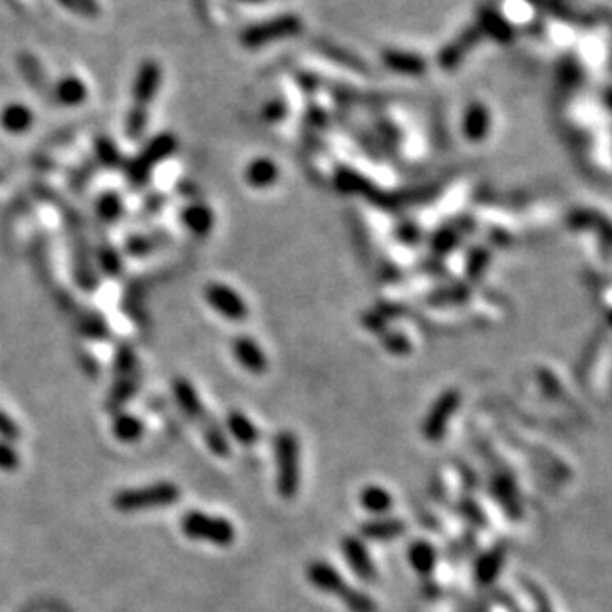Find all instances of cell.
I'll return each instance as SVG.
<instances>
[{"label": "cell", "mask_w": 612, "mask_h": 612, "mask_svg": "<svg viewBox=\"0 0 612 612\" xmlns=\"http://www.w3.org/2000/svg\"><path fill=\"white\" fill-rule=\"evenodd\" d=\"M285 114H286V106H285L280 100L269 101V104L265 106V109H262V117H265L267 122H278V120H283Z\"/></svg>", "instance_id": "34"}, {"label": "cell", "mask_w": 612, "mask_h": 612, "mask_svg": "<svg viewBox=\"0 0 612 612\" xmlns=\"http://www.w3.org/2000/svg\"><path fill=\"white\" fill-rule=\"evenodd\" d=\"M148 124H149L148 108L133 106L130 109V114H127V120H125V135L130 140H140L141 135L146 133Z\"/></svg>", "instance_id": "24"}, {"label": "cell", "mask_w": 612, "mask_h": 612, "mask_svg": "<svg viewBox=\"0 0 612 612\" xmlns=\"http://www.w3.org/2000/svg\"><path fill=\"white\" fill-rule=\"evenodd\" d=\"M172 392H173V399L175 404L180 406V410L185 414L187 420L191 422H201L205 418V407H203L201 398L197 394V390L191 384L189 380L185 378H175L172 382Z\"/></svg>", "instance_id": "9"}, {"label": "cell", "mask_w": 612, "mask_h": 612, "mask_svg": "<svg viewBox=\"0 0 612 612\" xmlns=\"http://www.w3.org/2000/svg\"><path fill=\"white\" fill-rule=\"evenodd\" d=\"M278 165L269 157H257L253 159L245 169V180L253 189H269L278 181Z\"/></svg>", "instance_id": "13"}, {"label": "cell", "mask_w": 612, "mask_h": 612, "mask_svg": "<svg viewBox=\"0 0 612 612\" xmlns=\"http://www.w3.org/2000/svg\"><path fill=\"white\" fill-rule=\"evenodd\" d=\"M20 465V455L14 452V447L8 441L0 439V470L16 471Z\"/></svg>", "instance_id": "31"}, {"label": "cell", "mask_w": 612, "mask_h": 612, "mask_svg": "<svg viewBox=\"0 0 612 612\" xmlns=\"http://www.w3.org/2000/svg\"><path fill=\"white\" fill-rule=\"evenodd\" d=\"M360 531L366 539H376V541L392 539L404 531V523H399L396 519H374V521L364 523L360 527Z\"/></svg>", "instance_id": "20"}, {"label": "cell", "mask_w": 612, "mask_h": 612, "mask_svg": "<svg viewBox=\"0 0 612 612\" xmlns=\"http://www.w3.org/2000/svg\"><path fill=\"white\" fill-rule=\"evenodd\" d=\"M360 505L372 515H384L392 509V495L378 486H368L360 491Z\"/></svg>", "instance_id": "19"}, {"label": "cell", "mask_w": 612, "mask_h": 612, "mask_svg": "<svg viewBox=\"0 0 612 612\" xmlns=\"http://www.w3.org/2000/svg\"><path fill=\"white\" fill-rule=\"evenodd\" d=\"M84 334L88 336H106L108 334V328H106V322L101 320L100 317H92L86 325H82Z\"/></svg>", "instance_id": "36"}, {"label": "cell", "mask_w": 612, "mask_h": 612, "mask_svg": "<svg viewBox=\"0 0 612 612\" xmlns=\"http://www.w3.org/2000/svg\"><path fill=\"white\" fill-rule=\"evenodd\" d=\"M98 265L106 275L116 277V275H120V270H122V257L117 254L114 246L104 245V246H100V251H98Z\"/></svg>", "instance_id": "27"}, {"label": "cell", "mask_w": 612, "mask_h": 612, "mask_svg": "<svg viewBox=\"0 0 612 612\" xmlns=\"http://www.w3.org/2000/svg\"><path fill=\"white\" fill-rule=\"evenodd\" d=\"M342 552H344V559L348 560V565H350L352 571L358 575L362 581H374L376 571H374V565H372L366 547H364V543L358 537H352V535L344 537Z\"/></svg>", "instance_id": "11"}, {"label": "cell", "mask_w": 612, "mask_h": 612, "mask_svg": "<svg viewBox=\"0 0 612 612\" xmlns=\"http://www.w3.org/2000/svg\"><path fill=\"white\" fill-rule=\"evenodd\" d=\"M382 344H384L390 352H406L407 350V342L402 334H384L382 336Z\"/></svg>", "instance_id": "35"}, {"label": "cell", "mask_w": 612, "mask_h": 612, "mask_svg": "<svg viewBox=\"0 0 612 612\" xmlns=\"http://www.w3.org/2000/svg\"><path fill=\"white\" fill-rule=\"evenodd\" d=\"M205 302L213 309L219 317L227 320L241 322L249 317V306H246L243 296L223 283H209L203 291Z\"/></svg>", "instance_id": "6"}, {"label": "cell", "mask_w": 612, "mask_h": 612, "mask_svg": "<svg viewBox=\"0 0 612 612\" xmlns=\"http://www.w3.org/2000/svg\"><path fill=\"white\" fill-rule=\"evenodd\" d=\"M225 428H227L229 438L235 439L237 444H241L245 447H251L261 439L259 428L254 426V423L239 410H231L227 414Z\"/></svg>", "instance_id": "12"}, {"label": "cell", "mask_w": 612, "mask_h": 612, "mask_svg": "<svg viewBox=\"0 0 612 612\" xmlns=\"http://www.w3.org/2000/svg\"><path fill=\"white\" fill-rule=\"evenodd\" d=\"M201 433L203 441L209 447V452L217 457H229L231 455V444H229V436H225V428L215 422L213 415H205L201 422Z\"/></svg>", "instance_id": "15"}, {"label": "cell", "mask_w": 612, "mask_h": 612, "mask_svg": "<svg viewBox=\"0 0 612 612\" xmlns=\"http://www.w3.org/2000/svg\"><path fill=\"white\" fill-rule=\"evenodd\" d=\"M306 576H309V581L317 586L318 591L336 594V597H342L344 591L348 589L342 575L330 565L322 563V560H314V563H310L309 568H306Z\"/></svg>", "instance_id": "10"}, {"label": "cell", "mask_w": 612, "mask_h": 612, "mask_svg": "<svg viewBox=\"0 0 612 612\" xmlns=\"http://www.w3.org/2000/svg\"><path fill=\"white\" fill-rule=\"evenodd\" d=\"M344 605L350 608V612H374L376 610V605H374V600L368 597V594H364L362 591H356V589H346L342 597Z\"/></svg>", "instance_id": "29"}, {"label": "cell", "mask_w": 612, "mask_h": 612, "mask_svg": "<svg viewBox=\"0 0 612 612\" xmlns=\"http://www.w3.org/2000/svg\"><path fill=\"white\" fill-rule=\"evenodd\" d=\"M96 213L104 223H116L124 213V203L120 199V195L112 191L101 195L96 203Z\"/></svg>", "instance_id": "23"}, {"label": "cell", "mask_w": 612, "mask_h": 612, "mask_svg": "<svg viewBox=\"0 0 612 612\" xmlns=\"http://www.w3.org/2000/svg\"><path fill=\"white\" fill-rule=\"evenodd\" d=\"M56 98L60 100V104L64 106H80L84 104V100L88 98V88L80 78L68 76V78H62L58 82Z\"/></svg>", "instance_id": "18"}, {"label": "cell", "mask_w": 612, "mask_h": 612, "mask_svg": "<svg viewBox=\"0 0 612 612\" xmlns=\"http://www.w3.org/2000/svg\"><path fill=\"white\" fill-rule=\"evenodd\" d=\"M231 350H233L235 360L239 362L246 372L254 374V376H261V374L267 372L269 368L267 354L259 346V342H254L251 336H246V334L235 336L231 342Z\"/></svg>", "instance_id": "8"}, {"label": "cell", "mask_w": 612, "mask_h": 612, "mask_svg": "<svg viewBox=\"0 0 612 612\" xmlns=\"http://www.w3.org/2000/svg\"><path fill=\"white\" fill-rule=\"evenodd\" d=\"M112 436L122 444H138L143 438V423L138 415L117 412L112 420Z\"/></svg>", "instance_id": "17"}, {"label": "cell", "mask_w": 612, "mask_h": 612, "mask_svg": "<svg viewBox=\"0 0 612 612\" xmlns=\"http://www.w3.org/2000/svg\"><path fill=\"white\" fill-rule=\"evenodd\" d=\"M32 122V114L24 106H11L4 112V125L12 132L27 130Z\"/></svg>", "instance_id": "28"}, {"label": "cell", "mask_w": 612, "mask_h": 612, "mask_svg": "<svg viewBox=\"0 0 612 612\" xmlns=\"http://www.w3.org/2000/svg\"><path fill=\"white\" fill-rule=\"evenodd\" d=\"M135 392H138V374H132V376L117 378L114 390L108 396V407L109 410H117V407L124 406Z\"/></svg>", "instance_id": "21"}, {"label": "cell", "mask_w": 612, "mask_h": 612, "mask_svg": "<svg viewBox=\"0 0 612 612\" xmlns=\"http://www.w3.org/2000/svg\"><path fill=\"white\" fill-rule=\"evenodd\" d=\"M362 325L366 326L368 330H372V333H382V330H384V325H386V318L382 317L380 312H366L362 317Z\"/></svg>", "instance_id": "38"}, {"label": "cell", "mask_w": 612, "mask_h": 612, "mask_svg": "<svg viewBox=\"0 0 612 612\" xmlns=\"http://www.w3.org/2000/svg\"><path fill=\"white\" fill-rule=\"evenodd\" d=\"M410 559L414 567H418L420 571H426V568L431 567V560H433V552L428 545H423V543H418V545H414L410 551Z\"/></svg>", "instance_id": "32"}, {"label": "cell", "mask_w": 612, "mask_h": 612, "mask_svg": "<svg viewBox=\"0 0 612 612\" xmlns=\"http://www.w3.org/2000/svg\"><path fill=\"white\" fill-rule=\"evenodd\" d=\"M241 3H262V0H241Z\"/></svg>", "instance_id": "39"}, {"label": "cell", "mask_w": 612, "mask_h": 612, "mask_svg": "<svg viewBox=\"0 0 612 612\" xmlns=\"http://www.w3.org/2000/svg\"><path fill=\"white\" fill-rule=\"evenodd\" d=\"M302 32V20L294 14H280L277 19L265 20L261 24L245 28L241 32V44L245 48H262L273 42L294 38L296 34Z\"/></svg>", "instance_id": "5"}, {"label": "cell", "mask_w": 612, "mask_h": 612, "mask_svg": "<svg viewBox=\"0 0 612 612\" xmlns=\"http://www.w3.org/2000/svg\"><path fill=\"white\" fill-rule=\"evenodd\" d=\"M153 249V241L146 239V237H135V239L127 241V253L135 254V257H140L143 253H149Z\"/></svg>", "instance_id": "37"}, {"label": "cell", "mask_w": 612, "mask_h": 612, "mask_svg": "<svg viewBox=\"0 0 612 612\" xmlns=\"http://www.w3.org/2000/svg\"><path fill=\"white\" fill-rule=\"evenodd\" d=\"M382 58H384V62L396 72L415 74L423 68L418 58H414L410 54H404V52H394V50H388V52H384V56Z\"/></svg>", "instance_id": "26"}, {"label": "cell", "mask_w": 612, "mask_h": 612, "mask_svg": "<svg viewBox=\"0 0 612 612\" xmlns=\"http://www.w3.org/2000/svg\"><path fill=\"white\" fill-rule=\"evenodd\" d=\"M96 157H98L100 164L108 169L124 167L122 151L117 149L116 143L109 138H106V135H101V138L96 140Z\"/></svg>", "instance_id": "22"}, {"label": "cell", "mask_w": 612, "mask_h": 612, "mask_svg": "<svg viewBox=\"0 0 612 612\" xmlns=\"http://www.w3.org/2000/svg\"><path fill=\"white\" fill-rule=\"evenodd\" d=\"M334 187L338 193L342 195H364V197H370L374 193V187L370 180L360 175L358 172H354L350 167H338L334 173Z\"/></svg>", "instance_id": "16"}, {"label": "cell", "mask_w": 612, "mask_h": 612, "mask_svg": "<svg viewBox=\"0 0 612 612\" xmlns=\"http://www.w3.org/2000/svg\"><path fill=\"white\" fill-rule=\"evenodd\" d=\"M114 374L117 378L132 376V374H138V358H135V352L132 346H120L116 354L114 362Z\"/></svg>", "instance_id": "25"}, {"label": "cell", "mask_w": 612, "mask_h": 612, "mask_svg": "<svg viewBox=\"0 0 612 612\" xmlns=\"http://www.w3.org/2000/svg\"><path fill=\"white\" fill-rule=\"evenodd\" d=\"M275 457H277V491L278 495L291 501L299 491L301 483V446L294 431L283 430L275 438Z\"/></svg>", "instance_id": "1"}, {"label": "cell", "mask_w": 612, "mask_h": 612, "mask_svg": "<svg viewBox=\"0 0 612 612\" xmlns=\"http://www.w3.org/2000/svg\"><path fill=\"white\" fill-rule=\"evenodd\" d=\"M181 223L187 227V231H191L193 235L205 237L215 225V215L205 203H191V205H187L181 211Z\"/></svg>", "instance_id": "14"}, {"label": "cell", "mask_w": 612, "mask_h": 612, "mask_svg": "<svg viewBox=\"0 0 612 612\" xmlns=\"http://www.w3.org/2000/svg\"><path fill=\"white\" fill-rule=\"evenodd\" d=\"M177 149V138L173 133H159L156 138L148 141V146L140 151V156H135L130 164L125 165V177L133 187L146 185L153 167L167 157H172Z\"/></svg>", "instance_id": "3"}, {"label": "cell", "mask_w": 612, "mask_h": 612, "mask_svg": "<svg viewBox=\"0 0 612 612\" xmlns=\"http://www.w3.org/2000/svg\"><path fill=\"white\" fill-rule=\"evenodd\" d=\"M181 497V491L177 486L169 481H159L146 487H133L122 489L116 493L112 499V505L120 513H133L143 511V509H157V507H172Z\"/></svg>", "instance_id": "2"}, {"label": "cell", "mask_w": 612, "mask_h": 612, "mask_svg": "<svg viewBox=\"0 0 612 612\" xmlns=\"http://www.w3.org/2000/svg\"><path fill=\"white\" fill-rule=\"evenodd\" d=\"M64 8L74 12V14H80V16H86V19H96L100 14V3L98 0H58Z\"/></svg>", "instance_id": "30"}, {"label": "cell", "mask_w": 612, "mask_h": 612, "mask_svg": "<svg viewBox=\"0 0 612 612\" xmlns=\"http://www.w3.org/2000/svg\"><path fill=\"white\" fill-rule=\"evenodd\" d=\"M0 438L4 441H14L20 438V428L16 426L11 415L4 412H0Z\"/></svg>", "instance_id": "33"}, {"label": "cell", "mask_w": 612, "mask_h": 612, "mask_svg": "<svg viewBox=\"0 0 612 612\" xmlns=\"http://www.w3.org/2000/svg\"><path fill=\"white\" fill-rule=\"evenodd\" d=\"M181 531L187 539L207 541L219 547H229L237 537L231 521L203 511H187L181 519Z\"/></svg>", "instance_id": "4"}, {"label": "cell", "mask_w": 612, "mask_h": 612, "mask_svg": "<svg viewBox=\"0 0 612 612\" xmlns=\"http://www.w3.org/2000/svg\"><path fill=\"white\" fill-rule=\"evenodd\" d=\"M161 78H164V74H161V68L156 60L141 62L138 74H135L133 90H132L135 106L148 108L151 104L153 98H156L159 92Z\"/></svg>", "instance_id": "7"}]
</instances>
